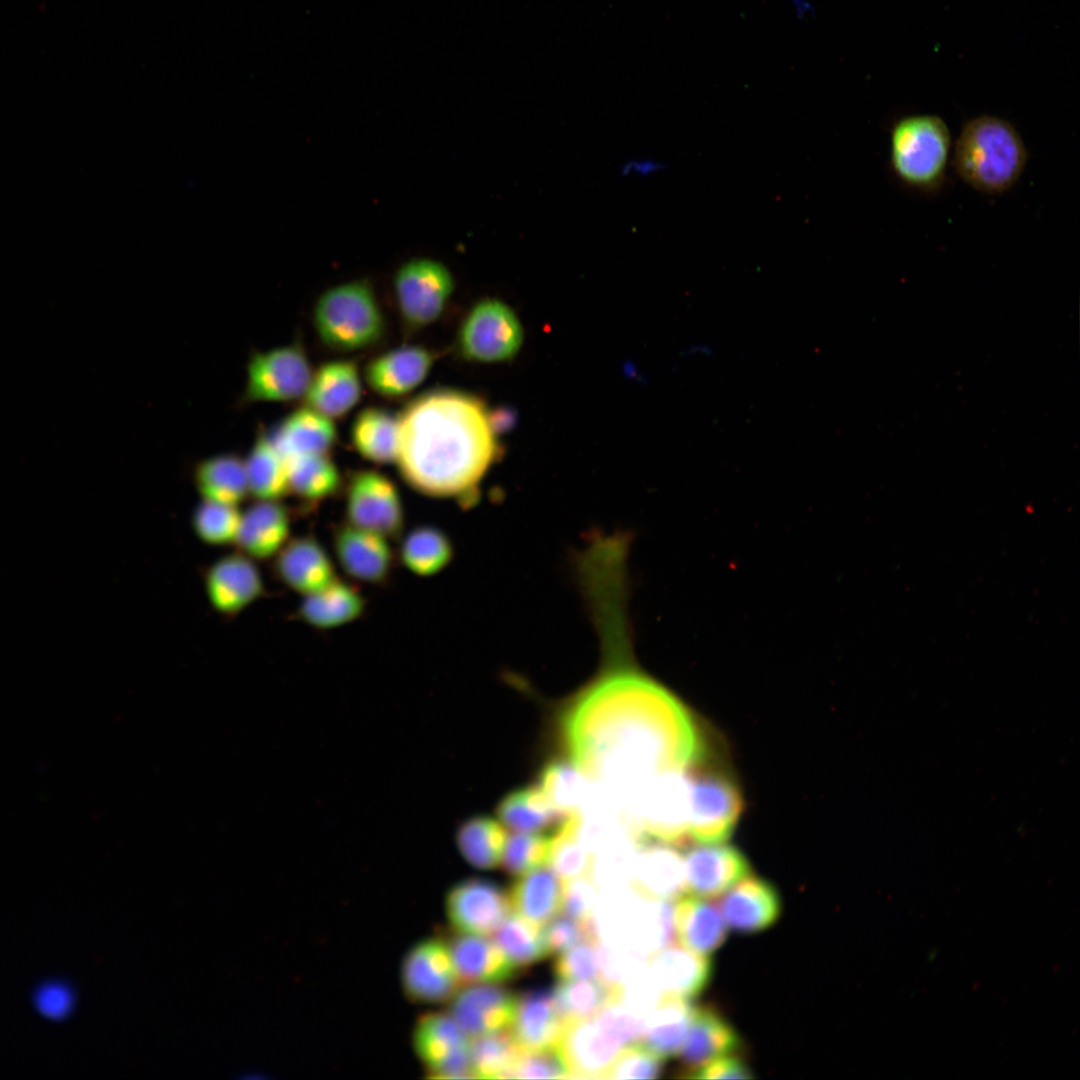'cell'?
I'll return each mask as SVG.
<instances>
[{
    "instance_id": "6da1fadb",
    "label": "cell",
    "mask_w": 1080,
    "mask_h": 1080,
    "mask_svg": "<svg viewBox=\"0 0 1080 1080\" xmlns=\"http://www.w3.org/2000/svg\"><path fill=\"white\" fill-rule=\"evenodd\" d=\"M598 635L601 667L564 711L571 761L595 784L626 799L650 777L687 769L703 757L681 702L635 661L627 564L603 557L577 573Z\"/></svg>"
},
{
    "instance_id": "7a4b0ae2",
    "label": "cell",
    "mask_w": 1080,
    "mask_h": 1080,
    "mask_svg": "<svg viewBox=\"0 0 1080 1080\" xmlns=\"http://www.w3.org/2000/svg\"><path fill=\"white\" fill-rule=\"evenodd\" d=\"M395 463L404 481L433 498L472 504L499 448L485 403L453 389L411 400L398 417Z\"/></svg>"
},
{
    "instance_id": "3957f363",
    "label": "cell",
    "mask_w": 1080,
    "mask_h": 1080,
    "mask_svg": "<svg viewBox=\"0 0 1080 1080\" xmlns=\"http://www.w3.org/2000/svg\"><path fill=\"white\" fill-rule=\"evenodd\" d=\"M1027 160L1025 144L1008 121L981 115L968 121L956 140L953 165L971 187L984 193L1011 188Z\"/></svg>"
},
{
    "instance_id": "277c9868",
    "label": "cell",
    "mask_w": 1080,
    "mask_h": 1080,
    "mask_svg": "<svg viewBox=\"0 0 1080 1080\" xmlns=\"http://www.w3.org/2000/svg\"><path fill=\"white\" fill-rule=\"evenodd\" d=\"M593 921L600 943L645 959L676 937L673 903L647 898L631 884L600 891Z\"/></svg>"
},
{
    "instance_id": "5b68a950",
    "label": "cell",
    "mask_w": 1080,
    "mask_h": 1080,
    "mask_svg": "<svg viewBox=\"0 0 1080 1080\" xmlns=\"http://www.w3.org/2000/svg\"><path fill=\"white\" fill-rule=\"evenodd\" d=\"M313 319L322 342L342 351L358 350L375 343L385 328L372 287L360 280L342 283L323 292L315 304Z\"/></svg>"
},
{
    "instance_id": "8992f818",
    "label": "cell",
    "mask_w": 1080,
    "mask_h": 1080,
    "mask_svg": "<svg viewBox=\"0 0 1080 1080\" xmlns=\"http://www.w3.org/2000/svg\"><path fill=\"white\" fill-rule=\"evenodd\" d=\"M951 135L936 115H910L899 119L890 134V163L896 176L917 189H932L945 175Z\"/></svg>"
},
{
    "instance_id": "52a82bcc",
    "label": "cell",
    "mask_w": 1080,
    "mask_h": 1080,
    "mask_svg": "<svg viewBox=\"0 0 1080 1080\" xmlns=\"http://www.w3.org/2000/svg\"><path fill=\"white\" fill-rule=\"evenodd\" d=\"M690 791V772L686 769L650 777L627 798L631 827L642 838L681 844L688 836Z\"/></svg>"
},
{
    "instance_id": "ba28073f",
    "label": "cell",
    "mask_w": 1080,
    "mask_h": 1080,
    "mask_svg": "<svg viewBox=\"0 0 1080 1080\" xmlns=\"http://www.w3.org/2000/svg\"><path fill=\"white\" fill-rule=\"evenodd\" d=\"M523 343V328L512 308L496 298L478 301L465 316L457 337L461 355L479 363L512 359Z\"/></svg>"
},
{
    "instance_id": "9c48e42d",
    "label": "cell",
    "mask_w": 1080,
    "mask_h": 1080,
    "mask_svg": "<svg viewBox=\"0 0 1080 1080\" xmlns=\"http://www.w3.org/2000/svg\"><path fill=\"white\" fill-rule=\"evenodd\" d=\"M345 522L388 539L401 537L405 510L392 480L375 470H360L349 479L345 491Z\"/></svg>"
},
{
    "instance_id": "30bf717a",
    "label": "cell",
    "mask_w": 1080,
    "mask_h": 1080,
    "mask_svg": "<svg viewBox=\"0 0 1080 1080\" xmlns=\"http://www.w3.org/2000/svg\"><path fill=\"white\" fill-rule=\"evenodd\" d=\"M688 834L699 844H719L733 832L742 810L734 782L719 771L690 774Z\"/></svg>"
},
{
    "instance_id": "8fae6325",
    "label": "cell",
    "mask_w": 1080,
    "mask_h": 1080,
    "mask_svg": "<svg viewBox=\"0 0 1080 1080\" xmlns=\"http://www.w3.org/2000/svg\"><path fill=\"white\" fill-rule=\"evenodd\" d=\"M393 280L400 313L414 327L426 326L437 320L455 287L448 267L426 257L414 258L402 264Z\"/></svg>"
},
{
    "instance_id": "7c38bea8",
    "label": "cell",
    "mask_w": 1080,
    "mask_h": 1080,
    "mask_svg": "<svg viewBox=\"0 0 1080 1080\" xmlns=\"http://www.w3.org/2000/svg\"><path fill=\"white\" fill-rule=\"evenodd\" d=\"M412 1043L416 1056L431 1078H475L470 1056L471 1039L446 1012H426L416 1020Z\"/></svg>"
},
{
    "instance_id": "4fadbf2b",
    "label": "cell",
    "mask_w": 1080,
    "mask_h": 1080,
    "mask_svg": "<svg viewBox=\"0 0 1080 1080\" xmlns=\"http://www.w3.org/2000/svg\"><path fill=\"white\" fill-rule=\"evenodd\" d=\"M312 377L303 350L285 345L254 352L247 365V381L242 400L290 401L305 395Z\"/></svg>"
},
{
    "instance_id": "5bb4252c",
    "label": "cell",
    "mask_w": 1080,
    "mask_h": 1080,
    "mask_svg": "<svg viewBox=\"0 0 1080 1080\" xmlns=\"http://www.w3.org/2000/svg\"><path fill=\"white\" fill-rule=\"evenodd\" d=\"M402 989L415 1003H448L461 987L448 941L425 938L413 945L403 958L400 971Z\"/></svg>"
},
{
    "instance_id": "9a60e30c",
    "label": "cell",
    "mask_w": 1080,
    "mask_h": 1080,
    "mask_svg": "<svg viewBox=\"0 0 1080 1080\" xmlns=\"http://www.w3.org/2000/svg\"><path fill=\"white\" fill-rule=\"evenodd\" d=\"M445 912L455 932L486 936L499 927L512 909L508 892L497 883L469 878L449 889Z\"/></svg>"
},
{
    "instance_id": "2e32d148",
    "label": "cell",
    "mask_w": 1080,
    "mask_h": 1080,
    "mask_svg": "<svg viewBox=\"0 0 1080 1080\" xmlns=\"http://www.w3.org/2000/svg\"><path fill=\"white\" fill-rule=\"evenodd\" d=\"M211 607L223 616H236L264 594V581L256 561L240 551L214 561L204 575Z\"/></svg>"
},
{
    "instance_id": "e0dca14e",
    "label": "cell",
    "mask_w": 1080,
    "mask_h": 1080,
    "mask_svg": "<svg viewBox=\"0 0 1080 1080\" xmlns=\"http://www.w3.org/2000/svg\"><path fill=\"white\" fill-rule=\"evenodd\" d=\"M389 540L345 521L332 534L338 565L352 580L370 585H382L392 574L396 555Z\"/></svg>"
},
{
    "instance_id": "ac0fdd59",
    "label": "cell",
    "mask_w": 1080,
    "mask_h": 1080,
    "mask_svg": "<svg viewBox=\"0 0 1080 1080\" xmlns=\"http://www.w3.org/2000/svg\"><path fill=\"white\" fill-rule=\"evenodd\" d=\"M447 1012L470 1038L510 1027L516 997L499 983L461 986L448 1002Z\"/></svg>"
},
{
    "instance_id": "d6986e66",
    "label": "cell",
    "mask_w": 1080,
    "mask_h": 1080,
    "mask_svg": "<svg viewBox=\"0 0 1080 1080\" xmlns=\"http://www.w3.org/2000/svg\"><path fill=\"white\" fill-rule=\"evenodd\" d=\"M559 1047L570 1079H603L625 1046L595 1016L569 1024Z\"/></svg>"
},
{
    "instance_id": "ffe728a7",
    "label": "cell",
    "mask_w": 1080,
    "mask_h": 1080,
    "mask_svg": "<svg viewBox=\"0 0 1080 1080\" xmlns=\"http://www.w3.org/2000/svg\"><path fill=\"white\" fill-rule=\"evenodd\" d=\"M273 567L278 579L302 597L337 578L332 558L312 535L291 537L273 558Z\"/></svg>"
},
{
    "instance_id": "44dd1931",
    "label": "cell",
    "mask_w": 1080,
    "mask_h": 1080,
    "mask_svg": "<svg viewBox=\"0 0 1080 1080\" xmlns=\"http://www.w3.org/2000/svg\"><path fill=\"white\" fill-rule=\"evenodd\" d=\"M693 847L685 857L686 890L698 897L718 896L750 876L746 857L733 846Z\"/></svg>"
},
{
    "instance_id": "7402d4cb",
    "label": "cell",
    "mask_w": 1080,
    "mask_h": 1080,
    "mask_svg": "<svg viewBox=\"0 0 1080 1080\" xmlns=\"http://www.w3.org/2000/svg\"><path fill=\"white\" fill-rule=\"evenodd\" d=\"M631 886L655 900H669L686 891L684 856L672 844L644 838L638 849Z\"/></svg>"
},
{
    "instance_id": "603a6c76",
    "label": "cell",
    "mask_w": 1080,
    "mask_h": 1080,
    "mask_svg": "<svg viewBox=\"0 0 1080 1080\" xmlns=\"http://www.w3.org/2000/svg\"><path fill=\"white\" fill-rule=\"evenodd\" d=\"M719 907L730 929L740 934H755L775 924L782 902L770 882L748 876L724 894Z\"/></svg>"
},
{
    "instance_id": "cb8c5ba5",
    "label": "cell",
    "mask_w": 1080,
    "mask_h": 1080,
    "mask_svg": "<svg viewBox=\"0 0 1080 1080\" xmlns=\"http://www.w3.org/2000/svg\"><path fill=\"white\" fill-rule=\"evenodd\" d=\"M291 512L282 501H257L241 512L234 545L257 561L273 559L291 536Z\"/></svg>"
},
{
    "instance_id": "d4e9b609",
    "label": "cell",
    "mask_w": 1080,
    "mask_h": 1080,
    "mask_svg": "<svg viewBox=\"0 0 1080 1080\" xmlns=\"http://www.w3.org/2000/svg\"><path fill=\"white\" fill-rule=\"evenodd\" d=\"M647 969L662 996L689 999L710 983L711 960L688 948L668 945L647 959Z\"/></svg>"
},
{
    "instance_id": "484cf974",
    "label": "cell",
    "mask_w": 1080,
    "mask_h": 1080,
    "mask_svg": "<svg viewBox=\"0 0 1080 1080\" xmlns=\"http://www.w3.org/2000/svg\"><path fill=\"white\" fill-rule=\"evenodd\" d=\"M741 1039L735 1028L716 1009L692 1008L685 1040L677 1053L687 1076L718 1057L735 1052Z\"/></svg>"
},
{
    "instance_id": "4316f807",
    "label": "cell",
    "mask_w": 1080,
    "mask_h": 1080,
    "mask_svg": "<svg viewBox=\"0 0 1080 1080\" xmlns=\"http://www.w3.org/2000/svg\"><path fill=\"white\" fill-rule=\"evenodd\" d=\"M433 361V355L424 347H397L368 363L365 380L373 391L382 396H402L424 381Z\"/></svg>"
},
{
    "instance_id": "83f0119b",
    "label": "cell",
    "mask_w": 1080,
    "mask_h": 1080,
    "mask_svg": "<svg viewBox=\"0 0 1080 1080\" xmlns=\"http://www.w3.org/2000/svg\"><path fill=\"white\" fill-rule=\"evenodd\" d=\"M566 1027L552 989L534 988L516 997L510 1029L523 1050L558 1046Z\"/></svg>"
},
{
    "instance_id": "f1b7e54d",
    "label": "cell",
    "mask_w": 1080,
    "mask_h": 1080,
    "mask_svg": "<svg viewBox=\"0 0 1080 1080\" xmlns=\"http://www.w3.org/2000/svg\"><path fill=\"white\" fill-rule=\"evenodd\" d=\"M448 945L461 986L501 983L517 973L494 940L485 935L455 932Z\"/></svg>"
},
{
    "instance_id": "f546056e",
    "label": "cell",
    "mask_w": 1080,
    "mask_h": 1080,
    "mask_svg": "<svg viewBox=\"0 0 1080 1080\" xmlns=\"http://www.w3.org/2000/svg\"><path fill=\"white\" fill-rule=\"evenodd\" d=\"M308 407L328 418L348 413L360 400L361 381L357 365L336 360L321 365L312 374L305 393Z\"/></svg>"
},
{
    "instance_id": "4dcf8cb0",
    "label": "cell",
    "mask_w": 1080,
    "mask_h": 1080,
    "mask_svg": "<svg viewBox=\"0 0 1080 1080\" xmlns=\"http://www.w3.org/2000/svg\"><path fill=\"white\" fill-rule=\"evenodd\" d=\"M365 609L366 598L360 588L337 577L321 590L303 596L298 616L315 629L330 630L356 621Z\"/></svg>"
},
{
    "instance_id": "1f68e13d",
    "label": "cell",
    "mask_w": 1080,
    "mask_h": 1080,
    "mask_svg": "<svg viewBox=\"0 0 1080 1080\" xmlns=\"http://www.w3.org/2000/svg\"><path fill=\"white\" fill-rule=\"evenodd\" d=\"M675 935L689 950L707 956L727 938V925L716 906L698 896L679 897L674 905Z\"/></svg>"
},
{
    "instance_id": "d6a6232c",
    "label": "cell",
    "mask_w": 1080,
    "mask_h": 1080,
    "mask_svg": "<svg viewBox=\"0 0 1080 1080\" xmlns=\"http://www.w3.org/2000/svg\"><path fill=\"white\" fill-rule=\"evenodd\" d=\"M269 440L285 459L305 454H326L336 439L330 418L306 406L289 414Z\"/></svg>"
},
{
    "instance_id": "836d02e7",
    "label": "cell",
    "mask_w": 1080,
    "mask_h": 1080,
    "mask_svg": "<svg viewBox=\"0 0 1080 1080\" xmlns=\"http://www.w3.org/2000/svg\"><path fill=\"white\" fill-rule=\"evenodd\" d=\"M508 895L517 915L541 927L561 911L563 885L552 868L541 865L521 875Z\"/></svg>"
},
{
    "instance_id": "e575fe53",
    "label": "cell",
    "mask_w": 1080,
    "mask_h": 1080,
    "mask_svg": "<svg viewBox=\"0 0 1080 1080\" xmlns=\"http://www.w3.org/2000/svg\"><path fill=\"white\" fill-rule=\"evenodd\" d=\"M202 500L239 506L249 496L244 459L224 453L201 460L193 473Z\"/></svg>"
},
{
    "instance_id": "d590c367",
    "label": "cell",
    "mask_w": 1080,
    "mask_h": 1080,
    "mask_svg": "<svg viewBox=\"0 0 1080 1080\" xmlns=\"http://www.w3.org/2000/svg\"><path fill=\"white\" fill-rule=\"evenodd\" d=\"M400 538L398 558L403 566L416 576H435L453 560V542L438 526L421 524L402 534Z\"/></svg>"
},
{
    "instance_id": "8d00e7d4",
    "label": "cell",
    "mask_w": 1080,
    "mask_h": 1080,
    "mask_svg": "<svg viewBox=\"0 0 1080 1080\" xmlns=\"http://www.w3.org/2000/svg\"><path fill=\"white\" fill-rule=\"evenodd\" d=\"M692 1008L687 999L661 996L646 1017L638 1043L664 1060L677 1055L689 1028Z\"/></svg>"
},
{
    "instance_id": "74e56055",
    "label": "cell",
    "mask_w": 1080,
    "mask_h": 1080,
    "mask_svg": "<svg viewBox=\"0 0 1080 1080\" xmlns=\"http://www.w3.org/2000/svg\"><path fill=\"white\" fill-rule=\"evenodd\" d=\"M537 786L552 808L566 820L583 810L592 782L572 761L559 759L544 766Z\"/></svg>"
},
{
    "instance_id": "f35d334b",
    "label": "cell",
    "mask_w": 1080,
    "mask_h": 1080,
    "mask_svg": "<svg viewBox=\"0 0 1080 1080\" xmlns=\"http://www.w3.org/2000/svg\"><path fill=\"white\" fill-rule=\"evenodd\" d=\"M249 496L257 501H282L289 494L286 460L268 436L259 435L244 459Z\"/></svg>"
},
{
    "instance_id": "ab89813d",
    "label": "cell",
    "mask_w": 1080,
    "mask_h": 1080,
    "mask_svg": "<svg viewBox=\"0 0 1080 1080\" xmlns=\"http://www.w3.org/2000/svg\"><path fill=\"white\" fill-rule=\"evenodd\" d=\"M289 494L305 504H318L341 487L336 465L326 454H305L286 460Z\"/></svg>"
},
{
    "instance_id": "60d3db41",
    "label": "cell",
    "mask_w": 1080,
    "mask_h": 1080,
    "mask_svg": "<svg viewBox=\"0 0 1080 1080\" xmlns=\"http://www.w3.org/2000/svg\"><path fill=\"white\" fill-rule=\"evenodd\" d=\"M398 431V417L382 408L367 407L354 419L352 442L365 459L388 464L396 461Z\"/></svg>"
},
{
    "instance_id": "b9f144b4",
    "label": "cell",
    "mask_w": 1080,
    "mask_h": 1080,
    "mask_svg": "<svg viewBox=\"0 0 1080 1080\" xmlns=\"http://www.w3.org/2000/svg\"><path fill=\"white\" fill-rule=\"evenodd\" d=\"M643 839L624 833L591 854L588 875L600 891L631 884L639 845Z\"/></svg>"
},
{
    "instance_id": "7bdbcfd3",
    "label": "cell",
    "mask_w": 1080,
    "mask_h": 1080,
    "mask_svg": "<svg viewBox=\"0 0 1080 1080\" xmlns=\"http://www.w3.org/2000/svg\"><path fill=\"white\" fill-rule=\"evenodd\" d=\"M502 825L515 832L538 833L565 821L549 804L537 785L515 790L496 809Z\"/></svg>"
},
{
    "instance_id": "ee69618b",
    "label": "cell",
    "mask_w": 1080,
    "mask_h": 1080,
    "mask_svg": "<svg viewBox=\"0 0 1080 1080\" xmlns=\"http://www.w3.org/2000/svg\"><path fill=\"white\" fill-rule=\"evenodd\" d=\"M506 833L499 822L488 816H474L457 829L459 852L471 866L490 870L500 865Z\"/></svg>"
},
{
    "instance_id": "f6af8a7d",
    "label": "cell",
    "mask_w": 1080,
    "mask_h": 1080,
    "mask_svg": "<svg viewBox=\"0 0 1080 1080\" xmlns=\"http://www.w3.org/2000/svg\"><path fill=\"white\" fill-rule=\"evenodd\" d=\"M552 991L567 1026L595 1017L615 999L614 992L600 979L558 981Z\"/></svg>"
},
{
    "instance_id": "bcb514c9",
    "label": "cell",
    "mask_w": 1080,
    "mask_h": 1080,
    "mask_svg": "<svg viewBox=\"0 0 1080 1080\" xmlns=\"http://www.w3.org/2000/svg\"><path fill=\"white\" fill-rule=\"evenodd\" d=\"M493 940L514 969L525 970L547 955L540 927L519 915H509L493 932Z\"/></svg>"
},
{
    "instance_id": "7dc6e473",
    "label": "cell",
    "mask_w": 1080,
    "mask_h": 1080,
    "mask_svg": "<svg viewBox=\"0 0 1080 1080\" xmlns=\"http://www.w3.org/2000/svg\"><path fill=\"white\" fill-rule=\"evenodd\" d=\"M523 1049L510 1027L471 1039V1066L475 1078L502 1079Z\"/></svg>"
},
{
    "instance_id": "c3c4849f",
    "label": "cell",
    "mask_w": 1080,
    "mask_h": 1080,
    "mask_svg": "<svg viewBox=\"0 0 1080 1080\" xmlns=\"http://www.w3.org/2000/svg\"><path fill=\"white\" fill-rule=\"evenodd\" d=\"M241 512L238 506L202 500L192 514L193 532L210 546L234 545Z\"/></svg>"
},
{
    "instance_id": "681fc988",
    "label": "cell",
    "mask_w": 1080,
    "mask_h": 1080,
    "mask_svg": "<svg viewBox=\"0 0 1080 1080\" xmlns=\"http://www.w3.org/2000/svg\"><path fill=\"white\" fill-rule=\"evenodd\" d=\"M561 824L549 838L546 863L566 881L588 875L591 855L576 836L573 817Z\"/></svg>"
},
{
    "instance_id": "f907efd6",
    "label": "cell",
    "mask_w": 1080,
    "mask_h": 1080,
    "mask_svg": "<svg viewBox=\"0 0 1080 1080\" xmlns=\"http://www.w3.org/2000/svg\"><path fill=\"white\" fill-rule=\"evenodd\" d=\"M549 838L537 833L516 832L506 837L500 865L509 875L521 876L547 860Z\"/></svg>"
},
{
    "instance_id": "816d5d0a",
    "label": "cell",
    "mask_w": 1080,
    "mask_h": 1080,
    "mask_svg": "<svg viewBox=\"0 0 1080 1080\" xmlns=\"http://www.w3.org/2000/svg\"><path fill=\"white\" fill-rule=\"evenodd\" d=\"M560 1079L569 1078V1069L558 1046L523 1050L504 1073L503 1078Z\"/></svg>"
},
{
    "instance_id": "f5cc1de1",
    "label": "cell",
    "mask_w": 1080,
    "mask_h": 1080,
    "mask_svg": "<svg viewBox=\"0 0 1080 1080\" xmlns=\"http://www.w3.org/2000/svg\"><path fill=\"white\" fill-rule=\"evenodd\" d=\"M663 1061L642 1044L633 1043L619 1052L603 1079H654L661 1074Z\"/></svg>"
},
{
    "instance_id": "db71d44e",
    "label": "cell",
    "mask_w": 1080,
    "mask_h": 1080,
    "mask_svg": "<svg viewBox=\"0 0 1080 1080\" xmlns=\"http://www.w3.org/2000/svg\"><path fill=\"white\" fill-rule=\"evenodd\" d=\"M553 974L558 981L599 979V942L583 941L558 954Z\"/></svg>"
},
{
    "instance_id": "11a10c76",
    "label": "cell",
    "mask_w": 1080,
    "mask_h": 1080,
    "mask_svg": "<svg viewBox=\"0 0 1080 1080\" xmlns=\"http://www.w3.org/2000/svg\"><path fill=\"white\" fill-rule=\"evenodd\" d=\"M541 934L547 955H558L583 941L599 942L593 918L579 922L567 916L554 917Z\"/></svg>"
},
{
    "instance_id": "9f6ffc18",
    "label": "cell",
    "mask_w": 1080,
    "mask_h": 1080,
    "mask_svg": "<svg viewBox=\"0 0 1080 1080\" xmlns=\"http://www.w3.org/2000/svg\"><path fill=\"white\" fill-rule=\"evenodd\" d=\"M600 890L589 875L567 880L563 885L561 911L579 922L593 918Z\"/></svg>"
},
{
    "instance_id": "6f0895ef",
    "label": "cell",
    "mask_w": 1080,
    "mask_h": 1080,
    "mask_svg": "<svg viewBox=\"0 0 1080 1080\" xmlns=\"http://www.w3.org/2000/svg\"><path fill=\"white\" fill-rule=\"evenodd\" d=\"M75 997L70 986L58 982L41 985L34 995V1004L39 1013L52 1020L67 1017L74 1007Z\"/></svg>"
},
{
    "instance_id": "680465c9",
    "label": "cell",
    "mask_w": 1080,
    "mask_h": 1080,
    "mask_svg": "<svg viewBox=\"0 0 1080 1080\" xmlns=\"http://www.w3.org/2000/svg\"><path fill=\"white\" fill-rule=\"evenodd\" d=\"M687 1077L696 1079H750L753 1074L742 1060L725 1055L697 1068Z\"/></svg>"
}]
</instances>
